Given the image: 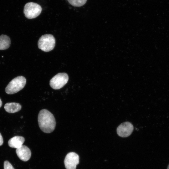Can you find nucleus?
Masks as SVG:
<instances>
[{"label": "nucleus", "mask_w": 169, "mask_h": 169, "mask_svg": "<svg viewBox=\"0 0 169 169\" xmlns=\"http://www.w3.org/2000/svg\"><path fill=\"white\" fill-rule=\"evenodd\" d=\"M21 105L15 102L7 103L4 106L6 111L11 113L19 111L21 109Z\"/></svg>", "instance_id": "10"}, {"label": "nucleus", "mask_w": 169, "mask_h": 169, "mask_svg": "<svg viewBox=\"0 0 169 169\" xmlns=\"http://www.w3.org/2000/svg\"><path fill=\"white\" fill-rule=\"evenodd\" d=\"M167 169H169V164L167 166Z\"/></svg>", "instance_id": "16"}, {"label": "nucleus", "mask_w": 169, "mask_h": 169, "mask_svg": "<svg viewBox=\"0 0 169 169\" xmlns=\"http://www.w3.org/2000/svg\"><path fill=\"white\" fill-rule=\"evenodd\" d=\"M69 80L68 74L64 73H59L54 76L50 80L49 84L54 90H58L62 88Z\"/></svg>", "instance_id": "5"}, {"label": "nucleus", "mask_w": 169, "mask_h": 169, "mask_svg": "<svg viewBox=\"0 0 169 169\" xmlns=\"http://www.w3.org/2000/svg\"><path fill=\"white\" fill-rule=\"evenodd\" d=\"M24 141L25 139L23 137L16 136L10 139L8 144L10 147L17 149L22 146Z\"/></svg>", "instance_id": "9"}, {"label": "nucleus", "mask_w": 169, "mask_h": 169, "mask_svg": "<svg viewBox=\"0 0 169 169\" xmlns=\"http://www.w3.org/2000/svg\"><path fill=\"white\" fill-rule=\"evenodd\" d=\"M16 152L19 158L24 161L28 160L31 155L30 149L26 146L23 145L16 149Z\"/></svg>", "instance_id": "8"}, {"label": "nucleus", "mask_w": 169, "mask_h": 169, "mask_svg": "<svg viewBox=\"0 0 169 169\" xmlns=\"http://www.w3.org/2000/svg\"><path fill=\"white\" fill-rule=\"evenodd\" d=\"M132 124L129 122H124L117 128V133L118 136L122 137H126L130 136L133 130Z\"/></svg>", "instance_id": "7"}, {"label": "nucleus", "mask_w": 169, "mask_h": 169, "mask_svg": "<svg viewBox=\"0 0 169 169\" xmlns=\"http://www.w3.org/2000/svg\"><path fill=\"white\" fill-rule=\"evenodd\" d=\"M79 162V156L74 152L67 154L64 160V164L66 169H76V166Z\"/></svg>", "instance_id": "6"}, {"label": "nucleus", "mask_w": 169, "mask_h": 169, "mask_svg": "<svg viewBox=\"0 0 169 169\" xmlns=\"http://www.w3.org/2000/svg\"><path fill=\"white\" fill-rule=\"evenodd\" d=\"M42 10V8L39 4L33 2H29L25 5L23 13L26 18L31 19L38 17Z\"/></svg>", "instance_id": "4"}, {"label": "nucleus", "mask_w": 169, "mask_h": 169, "mask_svg": "<svg viewBox=\"0 0 169 169\" xmlns=\"http://www.w3.org/2000/svg\"><path fill=\"white\" fill-rule=\"evenodd\" d=\"M55 44V38L53 36L50 34H46L42 36L39 38L38 46L42 50L48 52L54 49Z\"/></svg>", "instance_id": "3"}, {"label": "nucleus", "mask_w": 169, "mask_h": 169, "mask_svg": "<svg viewBox=\"0 0 169 169\" xmlns=\"http://www.w3.org/2000/svg\"><path fill=\"white\" fill-rule=\"evenodd\" d=\"M2 101L0 98V108L2 106Z\"/></svg>", "instance_id": "15"}, {"label": "nucleus", "mask_w": 169, "mask_h": 169, "mask_svg": "<svg viewBox=\"0 0 169 169\" xmlns=\"http://www.w3.org/2000/svg\"><path fill=\"white\" fill-rule=\"evenodd\" d=\"M38 122L40 129L44 132L49 133L54 130L56 126L54 115L46 109L41 110L38 115Z\"/></svg>", "instance_id": "1"}, {"label": "nucleus", "mask_w": 169, "mask_h": 169, "mask_svg": "<svg viewBox=\"0 0 169 169\" xmlns=\"http://www.w3.org/2000/svg\"><path fill=\"white\" fill-rule=\"evenodd\" d=\"M3 140L2 136L0 133V146L3 145Z\"/></svg>", "instance_id": "14"}, {"label": "nucleus", "mask_w": 169, "mask_h": 169, "mask_svg": "<svg viewBox=\"0 0 169 169\" xmlns=\"http://www.w3.org/2000/svg\"><path fill=\"white\" fill-rule=\"evenodd\" d=\"M4 169H15L12 164L8 161L4 162Z\"/></svg>", "instance_id": "13"}, {"label": "nucleus", "mask_w": 169, "mask_h": 169, "mask_svg": "<svg viewBox=\"0 0 169 169\" xmlns=\"http://www.w3.org/2000/svg\"><path fill=\"white\" fill-rule=\"evenodd\" d=\"M25 78L22 76H17L13 79L5 88L6 92L8 94H13L22 90L26 83Z\"/></svg>", "instance_id": "2"}, {"label": "nucleus", "mask_w": 169, "mask_h": 169, "mask_svg": "<svg viewBox=\"0 0 169 169\" xmlns=\"http://www.w3.org/2000/svg\"><path fill=\"white\" fill-rule=\"evenodd\" d=\"M72 5L77 7H81L84 5L87 0H67Z\"/></svg>", "instance_id": "12"}, {"label": "nucleus", "mask_w": 169, "mask_h": 169, "mask_svg": "<svg viewBox=\"0 0 169 169\" xmlns=\"http://www.w3.org/2000/svg\"><path fill=\"white\" fill-rule=\"evenodd\" d=\"M11 44L10 38L6 35L0 36V50H5L8 48Z\"/></svg>", "instance_id": "11"}]
</instances>
